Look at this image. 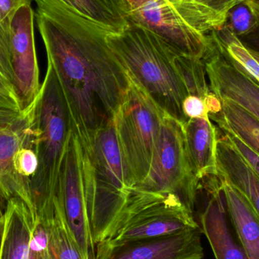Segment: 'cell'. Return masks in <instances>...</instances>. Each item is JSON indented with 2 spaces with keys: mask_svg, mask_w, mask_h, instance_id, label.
Returning a JSON list of instances; mask_svg holds the SVG:
<instances>
[{
  "mask_svg": "<svg viewBox=\"0 0 259 259\" xmlns=\"http://www.w3.org/2000/svg\"><path fill=\"white\" fill-rule=\"evenodd\" d=\"M47 60L57 76L82 153L112 124L130 88L127 71L111 49L112 32L62 0H34Z\"/></svg>",
  "mask_w": 259,
  "mask_h": 259,
  "instance_id": "cell-1",
  "label": "cell"
},
{
  "mask_svg": "<svg viewBox=\"0 0 259 259\" xmlns=\"http://www.w3.org/2000/svg\"><path fill=\"white\" fill-rule=\"evenodd\" d=\"M107 39L130 79L160 110L185 124L188 118L182 104L188 92L177 65L179 53L155 33L134 24L111 33Z\"/></svg>",
  "mask_w": 259,
  "mask_h": 259,
  "instance_id": "cell-2",
  "label": "cell"
},
{
  "mask_svg": "<svg viewBox=\"0 0 259 259\" xmlns=\"http://www.w3.org/2000/svg\"><path fill=\"white\" fill-rule=\"evenodd\" d=\"M32 149L38 168L30 180L36 215L51 214L59 193L65 154L72 134L68 104L57 76L50 64L36 100Z\"/></svg>",
  "mask_w": 259,
  "mask_h": 259,
  "instance_id": "cell-3",
  "label": "cell"
},
{
  "mask_svg": "<svg viewBox=\"0 0 259 259\" xmlns=\"http://www.w3.org/2000/svg\"><path fill=\"white\" fill-rule=\"evenodd\" d=\"M83 168L88 216L97 246L118 231L133 191L114 121L97 134L91 152L83 155Z\"/></svg>",
  "mask_w": 259,
  "mask_h": 259,
  "instance_id": "cell-4",
  "label": "cell"
},
{
  "mask_svg": "<svg viewBox=\"0 0 259 259\" xmlns=\"http://www.w3.org/2000/svg\"><path fill=\"white\" fill-rule=\"evenodd\" d=\"M129 24L155 33L181 56L204 61L214 49L210 33L228 16L199 0H127Z\"/></svg>",
  "mask_w": 259,
  "mask_h": 259,
  "instance_id": "cell-5",
  "label": "cell"
},
{
  "mask_svg": "<svg viewBox=\"0 0 259 259\" xmlns=\"http://www.w3.org/2000/svg\"><path fill=\"white\" fill-rule=\"evenodd\" d=\"M164 115L131 80L114 123L131 189L140 187L149 175Z\"/></svg>",
  "mask_w": 259,
  "mask_h": 259,
  "instance_id": "cell-6",
  "label": "cell"
},
{
  "mask_svg": "<svg viewBox=\"0 0 259 259\" xmlns=\"http://www.w3.org/2000/svg\"><path fill=\"white\" fill-rule=\"evenodd\" d=\"M198 228L193 213L179 196L134 189L119 231L106 240H144Z\"/></svg>",
  "mask_w": 259,
  "mask_h": 259,
  "instance_id": "cell-7",
  "label": "cell"
},
{
  "mask_svg": "<svg viewBox=\"0 0 259 259\" xmlns=\"http://www.w3.org/2000/svg\"><path fill=\"white\" fill-rule=\"evenodd\" d=\"M199 185L187 155L184 124L165 114L149 175L135 189L173 193L193 213Z\"/></svg>",
  "mask_w": 259,
  "mask_h": 259,
  "instance_id": "cell-8",
  "label": "cell"
},
{
  "mask_svg": "<svg viewBox=\"0 0 259 259\" xmlns=\"http://www.w3.org/2000/svg\"><path fill=\"white\" fill-rule=\"evenodd\" d=\"M35 103L20 112L0 109V196L6 202L18 198L36 215L30 180L20 176L14 167L17 152L32 149Z\"/></svg>",
  "mask_w": 259,
  "mask_h": 259,
  "instance_id": "cell-9",
  "label": "cell"
},
{
  "mask_svg": "<svg viewBox=\"0 0 259 259\" xmlns=\"http://www.w3.org/2000/svg\"><path fill=\"white\" fill-rule=\"evenodd\" d=\"M58 196L82 258L96 259V244L85 196L81 146L74 131L62 165Z\"/></svg>",
  "mask_w": 259,
  "mask_h": 259,
  "instance_id": "cell-10",
  "label": "cell"
},
{
  "mask_svg": "<svg viewBox=\"0 0 259 259\" xmlns=\"http://www.w3.org/2000/svg\"><path fill=\"white\" fill-rule=\"evenodd\" d=\"M35 12L31 5L20 8L11 22L10 65L21 111L34 103L40 91L34 36Z\"/></svg>",
  "mask_w": 259,
  "mask_h": 259,
  "instance_id": "cell-11",
  "label": "cell"
},
{
  "mask_svg": "<svg viewBox=\"0 0 259 259\" xmlns=\"http://www.w3.org/2000/svg\"><path fill=\"white\" fill-rule=\"evenodd\" d=\"M201 230L127 242L105 240L96 246V259H203Z\"/></svg>",
  "mask_w": 259,
  "mask_h": 259,
  "instance_id": "cell-12",
  "label": "cell"
},
{
  "mask_svg": "<svg viewBox=\"0 0 259 259\" xmlns=\"http://www.w3.org/2000/svg\"><path fill=\"white\" fill-rule=\"evenodd\" d=\"M203 62L212 94L219 100L233 102L259 120L258 83L215 45Z\"/></svg>",
  "mask_w": 259,
  "mask_h": 259,
  "instance_id": "cell-13",
  "label": "cell"
},
{
  "mask_svg": "<svg viewBox=\"0 0 259 259\" xmlns=\"http://www.w3.org/2000/svg\"><path fill=\"white\" fill-rule=\"evenodd\" d=\"M199 190L208 196L200 216L201 232L205 234L215 259H249L234 241L227 223V208L219 177L202 180Z\"/></svg>",
  "mask_w": 259,
  "mask_h": 259,
  "instance_id": "cell-14",
  "label": "cell"
},
{
  "mask_svg": "<svg viewBox=\"0 0 259 259\" xmlns=\"http://www.w3.org/2000/svg\"><path fill=\"white\" fill-rule=\"evenodd\" d=\"M36 217L18 198L6 202L0 234V259H45L32 250V231Z\"/></svg>",
  "mask_w": 259,
  "mask_h": 259,
  "instance_id": "cell-15",
  "label": "cell"
},
{
  "mask_svg": "<svg viewBox=\"0 0 259 259\" xmlns=\"http://www.w3.org/2000/svg\"><path fill=\"white\" fill-rule=\"evenodd\" d=\"M186 148L192 170L200 182L219 176L216 148L219 129L210 118H190L184 124Z\"/></svg>",
  "mask_w": 259,
  "mask_h": 259,
  "instance_id": "cell-16",
  "label": "cell"
},
{
  "mask_svg": "<svg viewBox=\"0 0 259 259\" xmlns=\"http://www.w3.org/2000/svg\"><path fill=\"white\" fill-rule=\"evenodd\" d=\"M216 160L219 176L243 193L259 221V176L226 134L219 136Z\"/></svg>",
  "mask_w": 259,
  "mask_h": 259,
  "instance_id": "cell-17",
  "label": "cell"
},
{
  "mask_svg": "<svg viewBox=\"0 0 259 259\" xmlns=\"http://www.w3.org/2000/svg\"><path fill=\"white\" fill-rule=\"evenodd\" d=\"M227 210L235 227L243 250L249 259H259V221L246 196L221 178Z\"/></svg>",
  "mask_w": 259,
  "mask_h": 259,
  "instance_id": "cell-18",
  "label": "cell"
},
{
  "mask_svg": "<svg viewBox=\"0 0 259 259\" xmlns=\"http://www.w3.org/2000/svg\"><path fill=\"white\" fill-rule=\"evenodd\" d=\"M82 16L113 33L129 25L127 0H62Z\"/></svg>",
  "mask_w": 259,
  "mask_h": 259,
  "instance_id": "cell-19",
  "label": "cell"
},
{
  "mask_svg": "<svg viewBox=\"0 0 259 259\" xmlns=\"http://www.w3.org/2000/svg\"><path fill=\"white\" fill-rule=\"evenodd\" d=\"M219 100L222 109L219 113L209 115L211 121L219 129L235 134L259 156V120L230 100Z\"/></svg>",
  "mask_w": 259,
  "mask_h": 259,
  "instance_id": "cell-20",
  "label": "cell"
},
{
  "mask_svg": "<svg viewBox=\"0 0 259 259\" xmlns=\"http://www.w3.org/2000/svg\"><path fill=\"white\" fill-rule=\"evenodd\" d=\"M41 219H44L48 229L52 259H83L68 226L59 196L56 198L53 214Z\"/></svg>",
  "mask_w": 259,
  "mask_h": 259,
  "instance_id": "cell-21",
  "label": "cell"
},
{
  "mask_svg": "<svg viewBox=\"0 0 259 259\" xmlns=\"http://www.w3.org/2000/svg\"><path fill=\"white\" fill-rule=\"evenodd\" d=\"M177 65L188 95L205 99L211 94L203 61L178 55Z\"/></svg>",
  "mask_w": 259,
  "mask_h": 259,
  "instance_id": "cell-22",
  "label": "cell"
},
{
  "mask_svg": "<svg viewBox=\"0 0 259 259\" xmlns=\"http://www.w3.org/2000/svg\"><path fill=\"white\" fill-rule=\"evenodd\" d=\"M228 23L240 38L252 33L259 26L256 18L244 3L237 5L229 11Z\"/></svg>",
  "mask_w": 259,
  "mask_h": 259,
  "instance_id": "cell-23",
  "label": "cell"
},
{
  "mask_svg": "<svg viewBox=\"0 0 259 259\" xmlns=\"http://www.w3.org/2000/svg\"><path fill=\"white\" fill-rule=\"evenodd\" d=\"M14 167L20 176L31 180L38 168V159L31 148L20 149L14 158Z\"/></svg>",
  "mask_w": 259,
  "mask_h": 259,
  "instance_id": "cell-24",
  "label": "cell"
},
{
  "mask_svg": "<svg viewBox=\"0 0 259 259\" xmlns=\"http://www.w3.org/2000/svg\"><path fill=\"white\" fill-rule=\"evenodd\" d=\"M10 29L7 28L0 20V74L13 87L10 65Z\"/></svg>",
  "mask_w": 259,
  "mask_h": 259,
  "instance_id": "cell-25",
  "label": "cell"
},
{
  "mask_svg": "<svg viewBox=\"0 0 259 259\" xmlns=\"http://www.w3.org/2000/svg\"><path fill=\"white\" fill-rule=\"evenodd\" d=\"M182 109L184 115L188 119L209 118L205 100L196 96H187L183 102Z\"/></svg>",
  "mask_w": 259,
  "mask_h": 259,
  "instance_id": "cell-26",
  "label": "cell"
},
{
  "mask_svg": "<svg viewBox=\"0 0 259 259\" xmlns=\"http://www.w3.org/2000/svg\"><path fill=\"white\" fill-rule=\"evenodd\" d=\"M0 109L20 112L19 102L13 87L0 74Z\"/></svg>",
  "mask_w": 259,
  "mask_h": 259,
  "instance_id": "cell-27",
  "label": "cell"
},
{
  "mask_svg": "<svg viewBox=\"0 0 259 259\" xmlns=\"http://www.w3.org/2000/svg\"><path fill=\"white\" fill-rule=\"evenodd\" d=\"M33 0H0V20L7 28L17 11L26 5H31Z\"/></svg>",
  "mask_w": 259,
  "mask_h": 259,
  "instance_id": "cell-28",
  "label": "cell"
},
{
  "mask_svg": "<svg viewBox=\"0 0 259 259\" xmlns=\"http://www.w3.org/2000/svg\"><path fill=\"white\" fill-rule=\"evenodd\" d=\"M222 131V130H221ZM222 132L225 133L228 137H229L230 140H231L234 146H236L239 152L241 153V155L246 158V161L249 163L252 168L256 172L257 175L259 176V156L255 153L253 151L251 150L240 138L235 134L233 133L230 132L228 131H222Z\"/></svg>",
  "mask_w": 259,
  "mask_h": 259,
  "instance_id": "cell-29",
  "label": "cell"
},
{
  "mask_svg": "<svg viewBox=\"0 0 259 259\" xmlns=\"http://www.w3.org/2000/svg\"><path fill=\"white\" fill-rule=\"evenodd\" d=\"M199 1L202 2L207 6L213 8L218 12L228 16L229 11L235 6L236 0H199Z\"/></svg>",
  "mask_w": 259,
  "mask_h": 259,
  "instance_id": "cell-30",
  "label": "cell"
},
{
  "mask_svg": "<svg viewBox=\"0 0 259 259\" xmlns=\"http://www.w3.org/2000/svg\"><path fill=\"white\" fill-rule=\"evenodd\" d=\"M247 48L259 52V26L252 33L240 38Z\"/></svg>",
  "mask_w": 259,
  "mask_h": 259,
  "instance_id": "cell-31",
  "label": "cell"
},
{
  "mask_svg": "<svg viewBox=\"0 0 259 259\" xmlns=\"http://www.w3.org/2000/svg\"><path fill=\"white\" fill-rule=\"evenodd\" d=\"M243 3H244L253 14L259 24V0H246Z\"/></svg>",
  "mask_w": 259,
  "mask_h": 259,
  "instance_id": "cell-32",
  "label": "cell"
},
{
  "mask_svg": "<svg viewBox=\"0 0 259 259\" xmlns=\"http://www.w3.org/2000/svg\"><path fill=\"white\" fill-rule=\"evenodd\" d=\"M248 50H249V51L250 52L251 54H252V56H253L254 58H255V59H256L257 61H258L259 63V52L255 51V50H250V49L248 48Z\"/></svg>",
  "mask_w": 259,
  "mask_h": 259,
  "instance_id": "cell-33",
  "label": "cell"
},
{
  "mask_svg": "<svg viewBox=\"0 0 259 259\" xmlns=\"http://www.w3.org/2000/svg\"><path fill=\"white\" fill-rule=\"evenodd\" d=\"M3 220H4V211L2 208L1 203H0V224L3 225Z\"/></svg>",
  "mask_w": 259,
  "mask_h": 259,
  "instance_id": "cell-34",
  "label": "cell"
},
{
  "mask_svg": "<svg viewBox=\"0 0 259 259\" xmlns=\"http://www.w3.org/2000/svg\"><path fill=\"white\" fill-rule=\"evenodd\" d=\"M167 1L171 3H180L184 1V0H167Z\"/></svg>",
  "mask_w": 259,
  "mask_h": 259,
  "instance_id": "cell-35",
  "label": "cell"
},
{
  "mask_svg": "<svg viewBox=\"0 0 259 259\" xmlns=\"http://www.w3.org/2000/svg\"><path fill=\"white\" fill-rule=\"evenodd\" d=\"M246 0H236L235 1V6H237V5L241 4V3H244V2H246Z\"/></svg>",
  "mask_w": 259,
  "mask_h": 259,
  "instance_id": "cell-36",
  "label": "cell"
},
{
  "mask_svg": "<svg viewBox=\"0 0 259 259\" xmlns=\"http://www.w3.org/2000/svg\"><path fill=\"white\" fill-rule=\"evenodd\" d=\"M2 225H1V224H0V234H1Z\"/></svg>",
  "mask_w": 259,
  "mask_h": 259,
  "instance_id": "cell-37",
  "label": "cell"
}]
</instances>
